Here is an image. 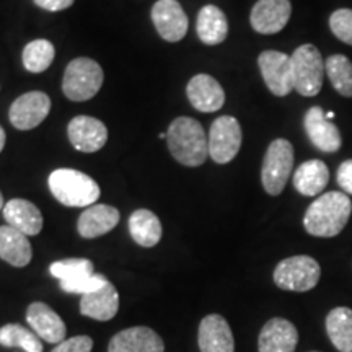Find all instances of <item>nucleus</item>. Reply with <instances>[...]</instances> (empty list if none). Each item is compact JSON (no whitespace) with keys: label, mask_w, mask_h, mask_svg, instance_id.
Returning a JSON list of instances; mask_svg holds the SVG:
<instances>
[{"label":"nucleus","mask_w":352,"mask_h":352,"mask_svg":"<svg viewBox=\"0 0 352 352\" xmlns=\"http://www.w3.org/2000/svg\"><path fill=\"white\" fill-rule=\"evenodd\" d=\"M152 21L168 43L182 41L188 33V16L176 0H158L152 7Z\"/></svg>","instance_id":"ddd939ff"},{"label":"nucleus","mask_w":352,"mask_h":352,"mask_svg":"<svg viewBox=\"0 0 352 352\" xmlns=\"http://www.w3.org/2000/svg\"><path fill=\"white\" fill-rule=\"evenodd\" d=\"M197 36L208 46H217L228 36V20L226 13L215 6H206L197 15Z\"/></svg>","instance_id":"393cba45"},{"label":"nucleus","mask_w":352,"mask_h":352,"mask_svg":"<svg viewBox=\"0 0 352 352\" xmlns=\"http://www.w3.org/2000/svg\"><path fill=\"white\" fill-rule=\"evenodd\" d=\"M324 116H327V120H328V121H333L334 113H333V111H328V113H324Z\"/></svg>","instance_id":"4c0bfd02"},{"label":"nucleus","mask_w":352,"mask_h":352,"mask_svg":"<svg viewBox=\"0 0 352 352\" xmlns=\"http://www.w3.org/2000/svg\"><path fill=\"white\" fill-rule=\"evenodd\" d=\"M329 30L340 41L352 46V8H338L329 16Z\"/></svg>","instance_id":"2f4dec72"},{"label":"nucleus","mask_w":352,"mask_h":352,"mask_svg":"<svg viewBox=\"0 0 352 352\" xmlns=\"http://www.w3.org/2000/svg\"><path fill=\"white\" fill-rule=\"evenodd\" d=\"M6 131H3V127L0 126V152L3 151V147H6Z\"/></svg>","instance_id":"e433bc0d"},{"label":"nucleus","mask_w":352,"mask_h":352,"mask_svg":"<svg viewBox=\"0 0 352 352\" xmlns=\"http://www.w3.org/2000/svg\"><path fill=\"white\" fill-rule=\"evenodd\" d=\"M294 90L302 96H316L324 80V59L314 44H302L290 56Z\"/></svg>","instance_id":"20e7f679"},{"label":"nucleus","mask_w":352,"mask_h":352,"mask_svg":"<svg viewBox=\"0 0 352 352\" xmlns=\"http://www.w3.org/2000/svg\"><path fill=\"white\" fill-rule=\"evenodd\" d=\"M327 333L340 352H352V310L347 307L333 308L327 316Z\"/></svg>","instance_id":"bb28decb"},{"label":"nucleus","mask_w":352,"mask_h":352,"mask_svg":"<svg viewBox=\"0 0 352 352\" xmlns=\"http://www.w3.org/2000/svg\"><path fill=\"white\" fill-rule=\"evenodd\" d=\"M294 168V145L287 139L272 140L261 166V183L270 196H279L285 189Z\"/></svg>","instance_id":"39448f33"},{"label":"nucleus","mask_w":352,"mask_h":352,"mask_svg":"<svg viewBox=\"0 0 352 352\" xmlns=\"http://www.w3.org/2000/svg\"><path fill=\"white\" fill-rule=\"evenodd\" d=\"M241 126L233 116H220L209 131V155L215 164L226 165L239 155L241 147Z\"/></svg>","instance_id":"6e6552de"},{"label":"nucleus","mask_w":352,"mask_h":352,"mask_svg":"<svg viewBox=\"0 0 352 352\" xmlns=\"http://www.w3.org/2000/svg\"><path fill=\"white\" fill-rule=\"evenodd\" d=\"M33 250L23 233L10 226L0 227V259L15 267L28 266Z\"/></svg>","instance_id":"b1692460"},{"label":"nucleus","mask_w":352,"mask_h":352,"mask_svg":"<svg viewBox=\"0 0 352 352\" xmlns=\"http://www.w3.org/2000/svg\"><path fill=\"white\" fill-rule=\"evenodd\" d=\"M34 3L39 8L47 12H60V10H67L69 7L74 6L76 0H33Z\"/></svg>","instance_id":"c9c22d12"},{"label":"nucleus","mask_w":352,"mask_h":352,"mask_svg":"<svg viewBox=\"0 0 352 352\" xmlns=\"http://www.w3.org/2000/svg\"><path fill=\"white\" fill-rule=\"evenodd\" d=\"M294 188L300 192L302 196L314 197L324 191L329 183V170L328 165L321 160H308L298 165L294 173Z\"/></svg>","instance_id":"5701e85b"},{"label":"nucleus","mask_w":352,"mask_h":352,"mask_svg":"<svg viewBox=\"0 0 352 352\" xmlns=\"http://www.w3.org/2000/svg\"><path fill=\"white\" fill-rule=\"evenodd\" d=\"M290 15V0H258L250 15V23L259 34H276L285 28Z\"/></svg>","instance_id":"9b49d317"},{"label":"nucleus","mask_w":352,"mask_h":352,"mask_svg":"<svg viewBox=\"0 0 352 352\" xmlns=\"http://www.w3.org/2000/svg\"><path fill=\"white\" fill-rule=\"evenodd\" d=\"M0 344L3 347H19L25 352H43V341L32 329L16 323L0 328Z\"/></svg>","instance_id":"c85d7f7f"},{"label":"nucleus","mask_w":352,"mask_h":352,"mask_svg":"<svg viewBox=\"0 0 352 352\" xmlns=\"http://www.w3.org/2000/svg\"><path fill=\"white\" fill-rule=\"evenodd\" d=\"M166 144L176 162L184 166H199L209 155L204 127L192 118H176L166 131Z\"/></svg>","instance_id":"f03ea898"},{"label":"nucleus","mask_w":352,"mask_h":352,"mask_svg":"<svg viewBox=\"0 0 352 352\" xmlns=\"http://www.w3.org/2000/svg\"><path fill=\"white\" fill-rule=\"evenodd\" d=\"M324 72L334 90L344 98H352V63L344 54H333L324 60Z\"/></svg>","instance_id":"cd10ccee"},{"label":"nucleus","mask_w":352,"mask_h":352,"mask_svg":"<svg viewBox=\"0 0 352 352\" xmlns=\"http://www.w3.org/2000/svg\"><path fill=\"white\" fill-rule=\"evenodd\" d=\"M336 182L338 186L342 189V192H346L347 196H352V158L351 160H344L338 166Z\"/></svg>","instance_id":"f704fd0d"},{"label":"nucleus","mask_w":352,"mask_h":352,"mask_svg":"<svg viewBox=\"0 0 352 352\" xmlns=\"http://www.w3.org/2000/svg\"><path fill=\"white\" fill-rule=\"evenodd\" d=\"M3 219L26 236H34L43 230V214L33 202L26 199H12L3 206Z\"/></svg>","instance_id":"412c9836"},{"label":"nucleus","mask_w":352,"mask_h":352,"mask_svg":"<svg viewBox=\"0 0 352 352\" xmlns=\"http://www.w3.org/2000/svg\"><path fill=\"white\" fill-rule=\"evenodd\" d=\"M109 283L104 276L101 274H91L87 277H82V279L70 280V283H60V289L67 294H80V296H87V294L95 292L103 287L104 284Z\"/></svg>","instance_id":"473e14b6"},{"label":"nucleus","mask_w":352,"mask_h":352,"mask_svg":"<svg viewBox=\"0 0 352 352\" xmlns=\"http://www.w3.org/2000/svg\"><path fill=\"white\" fill-rule=\"evenodd\" d=\"M26 321L41 341L59 344L64 341L65 328L63 318L44 302H33L26 310Z\"/></svg>","instance_id":"2eb2a0df"},{"label":"nucleus","mask_w":352,"mask_h":352,"mask_svg":"<svg viewBox=\"0 0 352 352\" xmlns=\"http://www.w3.org/2000/svg\"><path fill=\"white\" fill-rule=\"evenodd\" d=\"M298 344L296 324L284 318H272L264 324L258 338L259 352H294Z\"/></svg>","instance_id":"6ab92c4d"},{"label":"nucleus","mask_w":352,"mask_h":352,"mask_svg":"<svg viewBox=\"0 0 352 352\" xmlns=\"http://www.w3.org/2000/svg\"><path fill=\"white\" fill-rule=\"evenodd\" d=\"M165 342L147 327H132L114 334L108 352H164Z\"/></svg>","instance_id":"a211bd4d"},{"label":"nucleus","mask_w":352,"mask_h":352,"mask_svg":"<svg viewBox=\"0 0 352 352\" xmlns=\"http://www.w3.org/2000/svg\"><path fill=\"white\" fill-rule=\"evenodd\" d=\"M311 352H315V351H311Z\"/></svg>","instance_id":"a19ab883"},{"label":"nucleus","mask_w":352,"mask_h":352,"mask_svg":"<svg viewBox=\"0 0 352 352\" xmlns=\"http://www.w3.org/2000/svg\"><path fill=\"white\" fill-rule=\"evenodd\" d=\"M258 67L272 95L287 96L294 90L290 56L280 51H264L258 57Z\"/></svg>","instance_id":"1a4fd4ad"},{"label":"nucleus","mask_w":352,"mask_h":352,"mask_svg":"<svg viewBox=\"0 0 352 352\" xmlns=\"http://www.w3.org/2000/svg\"><path fill=\"white\" fill-rule=\"evenodd\" d=\"M56 50L47 39H34L28 43L23 50V65L28 72L41 74L52 64Z\"/></svg>","instance_id":"c756f323"},{"label":"nucleus","mask_w":352,"mask_h":352,"mask_svg":"<svg viewBox=\"0 0 352 352\" xmlns=\"http://www.w3.org/2000/svg\"><path fill=\"white\" fill-rule=\"evenodd\" d=\"M158 138H160V139H166V134H165V132H160V134H158Z\"/></svg>","instance_id":"ea45409f"},{"label":"nucleus","mask_w":352,"mask_h":352,"mask_svg":"<svg viewBox=\"0 0 352 352\" xmlns=\"http://www.w3.org/2000/svg\"><path fill=\"white\" fill-rule=\"evenodd\" d=\"M47 183L52 196L67 208H90L101 195L98 183L91 176L72 168L54 170Z\"/></svg>","instance_id":"7ed1b4c3"},{"label":"nucleus","mask_w":352,"mask_h":352,"mask_svg":"<svg viewBox=\"0 0 352 352\" xmlns=\"http://www.w3.org/2000/svg\"><path fill=\"white\" fill-rule=\"evenodd\" d=\"M321 267L316 259L305 254L285 258L276 266L274 284L283 290L292 292H308L320 283Z\"/></svg>","instance_id":"0eeeda50"},{"label":"nucleus","mask_w":352,"mask_h":352,"mask_svg":"<svg viewBox=\"0 0 352 352\" xmlns=\"http://www.w3.org/2000/svg\"><path fill=\"white\" fill-rule=\"evenodd\" d=\"M189 103L201 113H215L226 103V91L209 74H197L186 87Z\"/></svg>","instance_id":"dca6fc26"},{"label":"nucleus","mask_w":352,"mask_h":352,"mask_svg":"<svg viewBox=\"0 0 352 352\" xmlns=\"http://www.w3.org/2000/svg\"><path fill=\"white\" fill-rule=\"evenodd\" d=\"M50 272L60 283H70V280L82 279V277L95 274L94 263L85 258H70L56 261L50 266Z\"/></svg>","instance_id":"7c9ffc66"},{"label":"nucleus","mask_w":352,"mask_h":352,"mask_svg":"<svg viewBox=\"0 0 352 352\" xmlns=\"http://www.w3.org/2000/svg\"><path fill=\"white\" fill-rule=\"evenodd\" d=\"M3 206H6V202H3V196L2 192H0V210H3Z\"/></svg>","instance_id":"58836bf2"},{"label":"nucleus","mask_w":352,"mask_h":352,"mask_svg":"<svg viewBox=\"0 0 352 352\" xmlns=\"http://www.w3.org/2000/svg\"><path fill=\"white\" fill-rule=\"evenodd\" d=\"M94 340L90 336H74L59 342L51 352H91Z\"/></svg>","instance_id":"72a5a7b5"},{"label":"nucleus","mask_w":352,"mask_h":352,"mask_svg":"<svg viewBox=\"0 0 352 352\" xmlns=\"http://www.w3.org/2000/svg\"><path fill=\"white\" fill-rule=\"evenodd\" d=\"M51 111V98L43 91H28L12 103L8 118L19 131H30L38 127Z\"/></svg>","instance_id":"9d476101"},{"label":"nucleus","mask_w":352,"mask_h":352,"mask_svg":"<svg viewBox=\"0 0 352 352\" xmlns=\"http://www.w3.org/2000/svg\"><path fill=\"white\" fill-rule=\"evenodd\" d=\"M120 210L113 206L94 204L83 210L77 222V230L83 239H98L107 235L120 223Z\"/></svg>","instance_id":"aec40b11"},{"label":"nucleus","mask_w":352,"mask_h":352,"mask_svg":"<svg viewBox=\"0 0 352 352\" xmlns=\"http://www.w3.org/2000/svg\"><path fill=\"white\" fill-rule=\"evenodd\" d=\"M132 240L144 248H152L162 239V223L152 210L139 209L129 217Z\"/></svg>","instance_id":"a878e982"},{"label":"nucleus","mask_w":352,"mask_h":352,"mask_svg":"<svg viewBox=\"0 0 352 352\" xmlns=\"http://www.w3.org/2000/svg\"><path fill=\"white\" fill-rule=\"evenodd\" d=\"M118 310H120V294L111 283H107L95 292L82 296L80 314L88 318L109 321L116 316Z\"/></svg>","instance_id":"4be33fe9"},{"label":"nucleus","mask_w":352,"mask_h":352,"mask_svg":"<svg viewBox=\"0 0 352 352\" xmlns=\"http://www.w3.org/2000/svg\"><path fill=\"white\" fill-rule=\"evenodd\" d=\"M305 132L311 145L320 152L334 153L341 148V132L333 121H328L324 116V109L321 107H311L303 120Z\"/></svg>","instance_id":"f8f14e48"},{"label":"nucleus","mask_w":352,"mask_h":352,"mask_svg":"<svg viewBox=\"0 0 352 352\" xmlns=\"http://www.w3.org/2000/svg\"><path fill=\"white\" fill-rule=\"evenodd\" d=\"M67 134L70 144L78 152L94 153L104 147L108 140V129L100 120L91 116H76L69 122Z\"/></svg>","instance_id":"4468645a"},{"label":"nucleus","mask_w":352,"mask_h":352,"mask_svg":"<svg viewBox=\"0 0 352 352\" xmlns=\"http://www.w3.org/2000/svg\"><path fill=\"white\" fill-rule=\"evenodd\" d=\"M201 352H235V340L230 324L222 315L204 316L197 333Z\"/></svg>","instance_id":"f3484780"},{"label":"nucleus","mask_w":352,"mask_h":352,"mask_svg":"<svg viewBox=\"0 0 352 352\" xmlns=\"http://www.w3.org/2000/svg\"><path fill=\"white\" fill-rule=\"evenodd\" d=\"M103 85V69L90 57H77L65 69L63 90L72 101L91 100Z\"/></svg>","instance_id":"423d86ee"},{"label":"nucleus","mask_w":352,"mask_h":352,"mask_svg":"<svg viewBox=\"0 0 352 352\" xmlns=\"http://www.w3.org/2000/svg\"><path fill=\"white\" fill-rule=\"evenodd\" d=\"M351 214V197L342 191H329L308 206L303 215V227L311 236L333 239L344 230Z\"/></svg>","instance_id":"f257e3e1"}]
</instances>
